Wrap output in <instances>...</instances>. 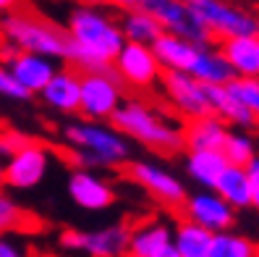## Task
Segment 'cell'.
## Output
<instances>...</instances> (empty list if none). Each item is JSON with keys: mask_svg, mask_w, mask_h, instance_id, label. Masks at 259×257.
<instances>
[{"mask_svg": "<svg viewBox=\"0 0 259 257\" xmlns=\"http://www.w3.org/2000/svg\"><path fill=\"white\" fill-rule=\"evenodd\" d=\"M3 165H6V158L0 155V181H3Z\"/></svg>", "mask_w": 259, "mask_h": 257, "instance_id": "obj_39", "label": "cell"}, {"mask_svg": "<svg viewBox=\"0 0 259 257\" xmlns=\"http://www.w3.org/2000/svg\"><path fill=\"white\" fill-rule=\"evenodd\" d=\"M186 6L194 11V16L212 34V40H228V37L259 32L256 13L228 3V0H186Z\"/></svg>", "mask_w": 259, "mask_h": 257, "instance_id": "obj_5", "label": "cell"}, {"mask_svg": "<svg viewBox=\"0 0 259 257\" xmlns=\"http://www.w3.org/2000/svg\"><path fill=\"white\" fill-rule=\"evenodd\" d=\"M108 8H115V11H128V8H139V6H147V0H105Z\"/></svg>", "mask_w": 259, "mask_h": 257, "instance_id": "obj_35", "label": "cell"}, {"mask_svg": "<svg viewBox=\"0 0 259 257\" xmlns=\"http://www.w3.org/2000/svg\"><path fill=\"white\" fill-rule=\"evenodd\" d=\"M228 89L246 105L251 111V116L256 118L259 124V79H243V77H233L228 82Z\"/></svg>", "mask_w": 259, "mask_h": 257, "instance_id": "obj_30", "label": "cell"}, {"mask_svg": "<svg viewBox=\"0 0 259 257\" xmlns=\"http://www.w3.org/2000/svg\"><path fill=\"white\" fill-rule=\"evenodd\" d=\"M126 100V87L115 71H87L81 74V105L79 116L89 121H110Z\"/></svg>", "mask_w": 259, "mask_h": 257, "instance_id": "obj_8", "label": "cell"}, {"mask_svg": "<svg viewBox=\"0 0 259 257\" xmlns=\"http://www.w3.org/2000/svg\"><path fill=\"white\" fill-rule=\"evenodd\" d=\"M0 257H29V254L8 234H0Z\"/></svg>", "mask_w": 259, "mask_h": 257, "instance_id": "obj_34", "label": "cell"}, {"mask_svg": "<svg viewBox=\"0 0 259 257\" xmlns=\"http://www.w3.org/2000/svg\"><path fill=\"white\" fill-rule=\"evenodd\" d=\"M231 126L215 113L184 121V150H223Z\"/></svg>", "mask_w": 259, "mask_h": 257, "instance_id": "obj_17", "label": "cell"}, {"mask_svg": "<svg viewBox=\"0 0 259 257\" xmlns=\"http://www.w3.org/2000/svg\"><path fill=\"white\" fill-rule=\"evenodd\" d=\"M209 102H212V113L218 118H223L231 129H246L249 131V129L259 126L256 118L251 116V111L228 89V84L209 87Z\"/></svg>", "mask_w": 259, "mask_h": 257, "instance_id": "obj_23", "label": "cell"}, {"mask_svg": "<svg viewBox=\"0 0 259 257\" xmlns=\"http://www.w3.org/2000/svg\"><path fill=\"white\" fill-rule=\"evenodd\" d=\"M160 89L165 102L170 105V111L184 121L212 113L209 87L202 84L199 79H194L189 71H162Z\"/></svg>", "mask_w": 259, "mask_h": 257, "instance_id": "obj_10", "label": "cell"}, {"mask_svg": "<svg viewBox=\"0 0 259 257\" xmlns=\"http://www.w3.org/2000/svg\"><path fill=\"white\" fill-rule=\"evenodd\" d=\"M19 3H21V0H0V13L6 16V13L16 11V8H19Z\"/></svg>", "mask_w": 259, "mask_h": 257, "instance_id": "obj_36", "label": "cell"}, {"mask_svg": "<svg viewBox=\"0 0 259 257\" xmlns=\"http://www.w3.org/2000/svg\"><path fill=\"white\" fill-rule=\"evenodd\" d=\"M113 71L128 92L139 95L157 89L162 79V66L155 50H152V45H139V42H123V48L113 58Z\"/></svg>", "mask_w": 259, "mask_h": 257, "instance_id": "obj_7", "label": "cell"}, {"mask_svg": "<svg viewBox=\"0 0 259 257\" xmlns=\"http://www.w3.org/2000/svg\"><path fill=\"white\" fill-rule=\"evenodd\" d=\"M225 155L223 150H186L184 158V171L186 176L202 189H212L220 173L225 171Z\"/></svg>", "mask_w": 259, "mask_h": 257, "instance_id": "obj_21", "label": "cell"}, {"mask_svg": "<svg viewBox=\"0 0 259 257\" xmlns=\"http://www.w3.org/2000/svg\"><path fill=\"white\" fill-rule=\"evenodd\" d=\"M81 3H89V6H105V0H81Z\"/></svg>", "mask_w": 259, "mask_h": 257, "instance_id": "obj_38", "label": "cell"}, {"mask_svg": "<svg viewBox=\"0 0 259 257\" xmlns=\"http://www.w3.org/2000/svg\"><path fill=\"white\" fill-rule=\"evenodd\" d=\"M66 189H68L71 202L76 207L87 210V213H102V210L113 207L118 200L115 187L92 168H73L68 173Z\"/></svg>", "mask_w": 259, "mask_h": 257, "instance_id": "obj_12", "label": "cell"}, {"mask_svg": "<svg viewBox=\"0 0 259 257\" xmlns=\"http://www.w3.org/2000/svg\"><path fill=\"white\" fill-rule=\"evenodd\" d=\"M126 176L134 181L139 189H144L152 200H157L160 205L165 207H181L186 200V181L181 178L173 168L157 163V160H149V158H142V160H128L126 163Z\"/></svg>", "mask_w": 259, "mask_h": 257, "instance_id": "obj_6", "label": "cell"}, {"mask_svg": "<svg viewBox=\"0 0 259 257\" xmlns=\"http://www.w3.org/2000/svg\"><path fill=\"white\" fill-rule=\"evenodd\" d=\"M29 142H32V137H29L26 131H21V129H11V126H3V134H0V155L8 158V155L16 153V150L26 147Z\"/></svg>", "mask_w": 259, "mask_h": 257, "instance_id": "obj_32", "label": "cell"}, {"mask_svg": "<svg viewBox=\"0 0 259 257\" xmlns=\"http://www.w3.org/2000/svg\"><path fill=\"white\" fill-rule=\"evenodd\" d=\"M32 215L11 197L8 192L0 189V234H13V231H26Z\"/></svg>", "mask_w": 259, "mask_h": 257, "instance_id": "obj_29", "label": "cell"}, {"mask_svg": "<svg viewBox=\"0 0 259 257\" xmlns=\"http://www.w3.org/2000/svg\"><path fill=\"white\" fill-rule=\"evenodd\" d=\"M131 229L126 223H110L95 231L66 229L60 234V247L68 252H81L87 257H126Z\"/></svg>", "mask_w": 259, "mask_h": 257, "instance_id": "obj_11", "label": "cell"}, {"mask_svg": "<svg viewBox=\"0 0 259 257\" xmlns=\"http://www.w3.org/2000/svg\"><path fill=\"white\" fill-rule=\"evenodd\" d=\"M118 24H120V32H123L126 42L152 45V42H155V40L162 34V26H160V21L155 19V13H152L147 6L128 8V11H120Z\"/></svg>", "mask_w": 259, "mask_h": 257, "instance_id": "obj_24", "label": "cell"}, {"mask_svg": "<svg viewBox=\"0 0 259 257\" xmlns=\"http://www.w3.org/2000/svg\"><path fill=\"white\" fill-rule=\"evenodd\" d=\"M220 50L233 68V77L259 79V32L220 40Z\"/></svg>", "mask_w": 259, "mask_h": 257, "instance_id": "obj_18", "label": "cell"}, {"mask_svg": "<svg viewBox=\"0 0 259 257\" xmlns=\"http://www.w3.org/2000/svg\"><path fill=\"white\" fill-rule=\"evenodd\" d=\"M0 40L16 50L39 53L53 60H66L68 55V34L66 29L29 11H11L0 21Z\"/></svg>", "mask_w": 259, "mask_h": 257, "instance_id": "obj_4", "label": "cell"}, {"mask_svg": "<svg viewBox=\"0 0 259 257\" xmlns=\"http://www.w3.org/2000/svg\"><path fill=\"white\" fill-rule=\"evenodd\" d=\"M63 139L76 168H120L131 160V139L110 121H71Z\"/></svg>", "mask_w": 259, "mask_h": 257, "instance_id": "obj_3", "label": "cell"}, {"mask_svg": "<svg viewBox=\"0 0 259 257\" xmlns=\"http://www.w3.org/2000/svg\"><path fill=\"white\" fill-rule=\"evenodd\" d=\"M152 50H155L162 71H189L199 45H194V42L178 37V34L162 32L155 42H152Z\"/></svg>", "mask_w": 259, "mask_h": 257, "instance_id": "obj_22", "label": "cell"}, {"mask_svg": "<svg viewBox=\"0 0 259 257\" xmlns=\"http://www.w3.org/2000/svg\"><path fill=\"white\" fill-rule=\"evenodd\" d=\"M178 210L184 213V218L204 226L212 234L228 231V229H233V223H236V207L228 205L215 189H199V192L186 194L184 205Z\"/></svg>", "mask_w": 259, "mask_h": 257, "instance_id": "obj_13", "label": "cell"}, {"mask_svg": "<svg viewBox=\"0 0 259 257\" xmlns=\"http://www.w3.org/2000/svg\"><path fill=\"white\" fill-rule=\"evenodd\" d=\"M0 97L6 100H13V102H29L34 95L16 79V74L8 68V63L0 60Z\"/></svg>", "mask_w": 259, "mask_h": 257, "instance_id": "obj_31", "label": "cell"}, {"mask_svg": "<svg viewBox=\"0 0 259 257\" xmlns=\"http://www.w3.org/2000/svg\"><path fill=\"white\" fill-rule=\"evenodd\" d=\"M0 60L8 63V68L16 74V79L32 92L34 97L42 92V87L53 79V74L58 71V60L39 55V53H26V50H16L11 45L3 42L0 48Z\"/></svg>", "mask_w": 259, "mask_h": 257, "instance_id": "obj_15", "label": "cell"}, {"mask_svg": "<svg viewBox=\"0 0 259 257\" xmlns=\"http://www.w3.org/2000/svg\"><path fill=\"white\" fill-rule=\"evenodd\" d=\"M215 189L220 197L236 207V210H246L251 207V187H249V176H246V165H225V171L215 181Z\"/></svg>", "mask_w": 259, "mask_h": 257, "instance_id": "obj_25", "label": "cell"}, {"mask_svg": "<svg viewBox=\"0 0 259 257\" xmlns=\"http://www.w3.org/2000/svg\"><path fill=\"white\" fill-rule=\"evenodd\" d=\"M246 176H249V187H251V207L259 210V155H254L246 163Z\"/></svg>", "mask_w": 259, "mask_h": 257, "instance_id": "obj_33", "label": "cell"}, {"mask_svg": "<svg viewBox=\"0 0 259 257\" xmlns=\"http://www.w3.org/2000/svg\"><path fill=\"white\" fill-rule=\"evenodd\" d=\"M209 257H259V244L249 236L236 234L233 229L218 231L212 236V252Z\"/></svg>", "mask_w": 259, "mask_h": 257, "instance_id": "obj_27", "label": "cell"}, {"mask_svg": "<svg viewBox=\"0 0 259 257\" xmlns=\"http://www.w3.org/2000/svg\"><path fill=\"white\" fill-rule=\"evenodd\" d=\"M167 244H173V226L152 218L131 229L126 257H157Z\"/></svg>", "mask_w": 259, "mask_h": 257, "instance_id": "obj_19", "label": "cell"}, {"mask_svg": "<svg viewBox=\"0 0 259 257\" xmlns=\"http://www.w3.org/2000/svg\"><path fill=\"white\" fill-rule=\"evenodd\" d=\"M189 74L194 79H199L202 84H207V87H220V84H228L233 79V68H231V63H228V58L212 42L199 45Z\"/></svg>", "mask_w": 259, "mask_h": 257, "instance_id": "obj_20", "label": "cell"}, {"mask_svg": "<svg viewBox=\"0 0 259 257\" xmlns=\"http://www.w3.org/2000/svg\"><path fill=\"white\" fill-rule=\"evenodd\" d=\"M50 165H53V153L45 142L32 139L26 147L16 150L13 155L6 158L3 165V181L8 189H16V192H29V189H37L45 178L50 173Z\"/></svg>", "mask_w": 259, "mask_h": 257, "instance_id": "obj_9", "label": "cell"}, {"mask_svg": "<svg viewBox=\"0 0 259 257\" xmlns=\"http://www.w3.org/2000/svg\"><path fill=\"white\" fill-rule=\"evenodd\" d=\"M223 155L231 165H246L256 155V142L246 129H231L223 144Z\"/></svg>", "mask_w": 259, "mask_h": 257, "instance_id": "obj_28", "label": "cell"}, {"mask_svg": "<svg viewBox=\"0 0 259 257\" xmlns=\"http://www.w3.org/2000/svg\"><path fill=\"white\" fill-rule=\"evenodd\" d=\"M147 8L155 13L162 32L178 34L194 45H209L212 34L194 16V11L186 6V0H147Z\"/></svg>", "mask_w": 259, "mask_h": 257, "instance_id": "obj_14", "label": "cell"}, {"mask_svg": "<svg viewBox=\"0 0 259 257\" xmlns=\"http://www.w3.org/2000/svg\"><path fill=\"white\" fill-rule=\"evenodd\" d=\"M66 34H68L66 63L73 66L79 74L110 71L113 58L126 42L115 13H110L108 6H89V3H79L68 11Z\"/></svg>", "mask_w": 259, "mask_h": 257, "instance_id": "obj_1", "label": "cell"}, {"mask_svg": "<svg viewBox=\"0 0 259 257\" xmlns=\"http://www.w3.org/2000/svg\"><path fill=\"white\" fill-rule=\"evenodd\" d=\"M0 134H3V124H0Z\"/></svg>", "mask_w": 259, "mask_h": 257, "instance_id": "obj_40", "label": "cell"}, {"mask_svg": "<svg viewBox=\"0 0 259 257\" xmlns=\"http://www.w3.org/2000/svg\"><path fill=\"white\" fill-rule=\"evenodd\" d=\"M157 257H181V252L176 249V244H167V247H165V249H162Z\"/></svg>", "mask_w": 259, "mask_h": 257, "instance_id": "obj_37", "label": "cell"}, {"mask_svg": "<svg viewBox=\"0 0 259 257\" xmlns=\"http://www.w3.org/2000/svg\"><path fill=\"white\" fill-rule=\"evenodd\" d=\"M42 105L48 111L58 116H79V105H81V74L73 66L58 68L53 74V79L42 87V92L37 95Z\"/></svg>", "mask_w": 259, "mask_h": 257, "instance_id": "obj_16", "label": "cell"}, {"mask_svg": "<svg viewBox=\"0 0 259 257\" xmlns=\"http://www.w3.org/2000/svg\"><path fill=\"white\" fill-rule=\"evenodd\" d=\"M212 234L204 226L194 223L189 218H181L173 226V244L181 252V257H209L212 252Z\"/></svg>", "mask_w": 259, "mask_h": 257, "instance_id": "obj_26", "label": "cell"}, {"mask_svg": "<svg viewBox=\"0 0 259 257\" xmlns=\"http://www.w3.org/2000/svg\"><path fill=\"white\" fill-rule=\"evenodd\" d=\"M110 124L118 131H123L131 142L147 147L149 153L176 155L184 150V124L149 100H123V105L110 118Z\"/></svg>", "mask_w": 259, "mask_h": 257, "instance_id": "obj_2", "label": "cell"}]
</instances>
